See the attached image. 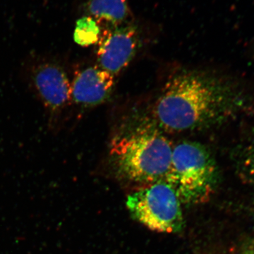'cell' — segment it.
Returning <instances> with one entry per match:
<instances>
[{
	"label": "cell",
	"instance_id": "obj_3",
	"mask_svg": "<svg viewBox=\"0 0 254 254\" xmlns=\"http://www.w3.org/2000/svg\"><path fill=\"white\" fill-rule=\"evenodd\" d=\"M182 203H204L215 191L218 170L208 148L199 143L183 141L173 147L167 177Z\"/></svg>",
	"mask_w": 254,
	"mask_h": 254
},
{
	"label": "cell",
	"instance_id": "obj_9",
	"mask_svg": "<svg viewBox=\"0 0 254 254\" xmlns=\"http://www.w3.org/2000/svg\"><path fill=\"white\" fill-rule=\"evenodd\" d=\"M237 168L244 181L254 185V130L237 151Z\"/></svg>",
	"mask_w": 254,
	"mask_h": 254
},
{
	"label": "cell",
	"instance_id": "obj_7",
	"mask_svg": "<svg viewBox=\"0 0 254 254\" xmlns=\"http://www.w3.org/2000/svg\"><path fill=\"white\" fill-rule=\"evenodd\" d=\"M114 86V76L98 66L78 71L71 83V99L78 105L93 106L109 96Z\"/></svg>",
	"mask_w": 254,
	"mask_h": 254
},
{
	"label": "cell",
	"instance_id": "obj_2",
	"mask_svg": "<svg viewBox=\"0 0 254 254\" xmlns=\"http://www.w3.org/2000/svg\"><path fill=\"white\" fill-rule=\"evenodd\" d=\"M173 150L171 142L160 132L143 128L114 140L110 154L126 178L150 185L166 180Z\"/></svg>",
	"mask_w": 254,
	"mask_h": 254
},
{
	"label": "cell",
	"instance_id": "obj_1",
	"mask_svg": "<svg viewBox=\"0 0 254 254\" xmlns=\"http://www.w3.org/2000/svg\"><path fill=\"white\" fill-rule=\"evenodd\" d=\"M245 104V96L226 80L187 71L167 83L155 105L154 115L165 131H192L220 125Z\"/></svg>",
	"mask_w": 254,
	"mask_h": 254
},
{
	"label": "cell",
	"instance_id": "obj_4",
	"mask_svg": "<svg viewBox=\"0 0 254 254\" xmlns=\"http://www.w3.org/2000/svg\"><path fill=\"white\" fill-rule=\"evenodd\" d=\"M181 200L168 182L150 184L128 195L127 206L133 218L153 231L177 233L184 227Z\"/></svg>",
	"mask_w": 254,
	"mask_h": 254
},
{
	"label": "cell",
	"instance_id": "obj_11",
	"mask_svg": "<svg viewBox=\"0 0 254 254\" xmlns=\"http://www.w3.org/2000/svg\"><path fill=\"white\" fill-rule=\"evenodd\" d=\"M239 254H254V242L247 243L243 246Z\"/></svg>",
	"mask_w": 254,
	"mask_h": 254
},
{
	"label": "cell",
	"instance_id": "obj_8",
	"mask_svg": "<svg viewBox=\"0 0 254 254\" xmlns=\"http://www.w3.org/2000/svg\"><path fill=\"white\" fill-rule=\"evenodd\" d=\"M87 9L95 21L118 26L131 16L128 0H88Z\"/></svg>",
	"mask_w": 254,
	"mask_h": 254
},
{
	"label": "cell",
	"instance_id": "obj_5",
	"mask_svg": "<svg viewBox=\"0 0 254 254\" xmlns=\"http://www.w3.org/2000/svg\"><path fill=\"white\" fill-rule=\"evenodd\" d=\"M32 83L51 117L59 116L71 101V83L59 64L50 61L37 63L32 68Z\"/></svg>",
	"mask_w": 254,
	"mask_h": 254
},
{
	"label": "cell",
	"instance_id": "obj_6",
	"mask_svg": "<svg viewBox=\"0 0 254 254\" xmlns=\"http://www.w3.org/2000/svg\"><path fill=\"white\" fill-rule=\"evenodd\" d=\"M138 44V33L131 25L105 30L100 35L97 50L100 67L113 76L118 74L131 62Z\"/></svg>",
	"mask_w": 254,
	"mask_h": 254
},
{
	"label": "cell",
	"instance_id": "obj_10",
	"mask_svg": "<svg viewBox=\"0 0 254 254\" xmlns=\"http://www.w3.org/2000/svg\"><path fill=\"white\" fill-rule=\"evenodd\" d=\"M100 30L98 23L91 16L78 20L73 32V40L79 46H93L99 41Z\"/></svg>",
	"mask_w": 254,
	"mask_h": 254
}]
</instances>
